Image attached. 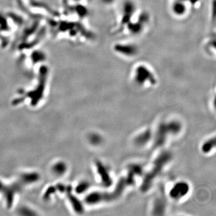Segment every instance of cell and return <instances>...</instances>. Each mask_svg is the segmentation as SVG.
<instances>
[{"mask_svg": "<svg viewBox=\"0 0 216 216\" xmlns=\"http://www.w3.org/2000/svg\"><path fill=\"white\" fill-rule=\"evenodd\" d=\"M151 136V133L150 130H146L136 138V144L139 145H144L146 144L150 140Z\"/></svg>", "mask_w": 216, "mask_h": 216, "instance_id": "cell-8", "label": "cell"}, {"mask_svg": "<svg viewBox=\"0 0 216 216\" xmlns=\"http://www.w3.org/2000/svg\"><path fill=\"white\" fill-rule=\"evenodd\" d=\"M89 187V185L87 183L83 182L76 187V193H83L85 190H87Z\"/></svg>", "mask_w": 216, "mask_h": 216, "instance_id": "cell-11", "label": "cell"}, {"mask_svg": "<svg viewBox=\"0 0 216 216\" xmlns=\"http://www.w3.org/2000/svg\"><path fill=\"white\" fill-rule=\"evenodd\" d=\"M149 72L145 69H139L136 75V80L138 83H144L146 80H148L152 84H155V78Z\"/></svg>", "mask_w": 216, "mask_h": 216, "instance_id": "cell-6", "label": "cell"}, {"mask_svg": "<svg viewBox=\"0 0 216 216\" xmlns=\"http://www.w3.org/2000/svg\"><path fill=\"white\" fill-rule=\"evenodd\" d=\"M181 130V125L177 122H172L170 123L161 124L156 133L155 138V145L159 147L165 142L167 134L177 133Z\"/></svg>", "mask_w": 216, "mask_h": 216, "instance_id": "cell-3", "label": "cell"}, {"mask_svg": "<svg viewBox=\"0 0 216 216\" xmlns=\"http://www.w3.org/2000/svg\"><path fill=\"white\" fill-rule=\"evenodd\" d=\"M189 186L185 182H180L176 184L170 192V196L172 198L178 199L183 197L188 193Z\"/></svg>", "mask_w": 216, "mask_h": 216, "instance_id": "cell-4", "label": "cell"}, {"mask_svg": "<svg viewBox=\"0 0 216 216\" xmlns=\"http://www.w3.org/2000/svg\"><path fill=\"white\" fill-rule=\"evenodd\" d=\"M95 165L97 166V172L100 176L102 183L103 185H104L105 187H109L110 185H112V180L106 167L103 165L102 162L99 161L96 162Z\"/></svg>", "mask_w": 216, "mask_h": 216, "instance_id": "cell-5", "label": "cell"}, {"mask_svg": "<svg viewBox=\"0 0 216 216\" xmlns=\"http://www.w3.org/2000/svg\"><path fill=\"white\" fill-rule=\"evenodd\" d=\"M172 155L169 152H163L155 160L153 167L151 171L145 175L142 184L141 185V190L145 192L148 191L153 184V181L158 175L162 172L163 167L171 159Z\"/></svg>", "mask_w": 216, "mask_h": 216, "instance_id": "cell-2", "label": "cell"}, {"mask_svg": "<svg viewBox=\"0 0 216 216\" xmlns=\"http://www.w3.org/2000/svg\"><path fill=\"white\" fill-rule=\"evenodd\" d=\"M216 146V139L215 138H213L210 139L209 141L205 142L202 148V151L205 153H209L213 148H214Z\"/></svg>", "mask_w": 216, "mask_h": 216, "instance_id": "cell-9", "label": "cell"}, {"mask_svg": "<svg viewBox=\"0 0 216 216\" xmlns=\"http://www.w3.org/2000/svg\"><path fill=\"white\" fill-rule=\"evenodd\" d=\"M53 170L55 174L61 175L66 170V166L63 163H58L53 166Z\"/></svg>", "mask_w": 216, "mask_h": 216, "instance_id": "cell-10", "label": "cell"}, {"mask_svg": "<svg viewBox=\"0 0 216 216\" xmlns=\"http://www.w3.org/2000/svg\"><path fill=\"white\" fill-rule=\"evenodd\" d=\"M69 199H70V201L72 203L74 210L77 213H82L83 211V208L82 204L79 201V199L78 198H76V196L73 195L72 194H70V193H69Z\"/></svg>", "mask_w": 216, "mask_h": 216, "instance_id": "cell-7", "label": "cell"}, {"mask_svg": "<svg viewBox=\"0 0 216 216\" xmlns=\"http://www.w3.org/2000/svg\"><path fill=\"white\" fill-rule=\"evenodd\" d=\"M142 174V169L139 165H133L129 168V172L125 177L120 180L116 188L111 193H93L88 196L85 202L89 204H98L102 202L112 201L118 198L123 193L124 189L135 183V176Z\"/></svg>", "mask_w": 216, "mask_h": 216, "instance_id": "cell-1", "label": "cell"}]
</instances>
